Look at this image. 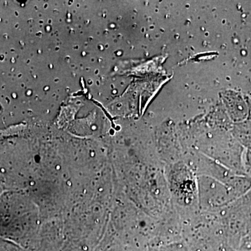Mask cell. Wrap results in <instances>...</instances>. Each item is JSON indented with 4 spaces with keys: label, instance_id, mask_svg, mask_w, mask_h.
<instances>
[{
    "label": "cell",
    "instance_id": "4",
    "mask_svg": "<svg viewBox=\"0 0 251 251\" xmlns=\"http://www.w3.org/2000/svg\"><path fill=\"white\" fill-rule=\"evenodd\" d=\"M248 197H249V201H250V205H251V190L249 191V193H247Z\"/></svg>",
    "mask_w": 251,
    "mask_h": 251
},
{
    "label": "cell",
    "instance_id": "2",
    "mask_svg": "<svg viewBox=\"0 0 251 251\" xmlns=\"http://www.w3.org/2000/svg\"><path fill=\"white\" fill-rule=\"evenodd\" d=\"M200 210H219L239 199L227 185L211 176H197Z\"/></svg>",
    "mask_w": 251,
    "mask_h": 251
},
{
    "label": "cell",
    "instance_id": "3",
    "mask_svg": "<svg viewBox=\"0 0 251 251\" xmlns=\"http://www.w3.org/2000/svg\"><path fill=\"white\" fill-rule=\"evenodd\" d=\"M244 168L246 175L251 178V157L248 158L247 162H246L245 166H244Z\"/></svg>",
    "mask_w": 251,
    "mask_h": 251
},
{
    "label": "cell",
    "instance_id": "1",
    "mask_svg": "<svg viewBox=\"0 0 251 251\" xmlns=\"http://www.w3.org/2000/svg\"><path fill=\"white\" fill-rule=\"evenodd\" d=\"M166 177L172 199L183 212L199 209L197 176L189 167L175 165L166 171Z\"/></svg>",
    "mask_w": 251,
    "mask_h": 251
}]
</instances>
